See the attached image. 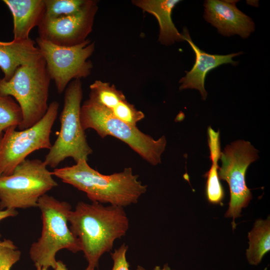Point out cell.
<instances>
[{"label":"cell","mask_w":270,"mask_h":270,"mask_svg":"<svg viewBox=\"0 0 270 270\" xmlns=\"http://www.w3.org/2000/svg\"><path fill=\"white\" fill-rule=\"evenodd\" d=\"M68 222L88 266L94 268L102 255L112 250L114 241L124 236L129 227L124 208L98 202H78L70 212Z\"/></svg>","instance_id":"1"},{"label":"cell","mask_w":270,"mask_h":270,"mask_svg":"<svg viewBox=\"0 0 270 270\" xmlns=\"http://www.w3.org/2000/svg\"><path fill=\"white\" fill-rule=\"evenodd\" d=\"M82 160L72 166L54 168L53 176L86 193L92 202L124 208L138 202L148 186L138 180L130 167L120 172L105 175Z\"/></svg>","instance_id":"2"},{"label":"cell","mask_w":270,"mask_h":270,"mask_svg":"<svg viewBox=\"0 0 270 270\" xmlns=\"http://www.w3.org/2000/svg\"><path fill=\"white\" fill-rule=\"evenodd\" d=\"M42 223L40 236L32 244L29 254L34 266L55 268L56 256L62 249L73 253L81 251L77 238L68 226L70 204L45 194L38 202Z\"/></svg>","instance_id":"3"},{"label":"cell","mask_w":270,"mask_h":270,"mask_svg":"<svg viewBox=\"0 0 270 270\" xmlns=\"http://www.w3.org/2000/svg\"><path fill=\"white\" fill-rule=\"evenodd\" d=\"M82 128L94 130L102 138L110 136L127 144L144 160L153 166L161 162L166 140L164 136L158 140L141 132L136 126L114 116L104 107L90 100L80 108Z\"/></svg>","instance_id":"4"},{"label":"cell","mask_w":270,"mask_h":270,"mask_svg":"<svg viewBox=\"0 0 270 270\" xmlns=\"http://www.w3.org/2000/svg\"><path fill=\"white\" fill-rule=\"evenodd\" d=\"M50 80L42 58L34 64L18 67L8 81L0 78V94L12 97L22 110L18 130L32 127L46 114Z\"/></svg>","instance_id":"5"},{"label":"cell","mask_w":270,"mask_h":270,"mask_svg":"<svg viewBox=\"0 0 270 270\" xmlns=\"http://www.w3.org/2000/svg\"><path fill=\"white\" fill-rule=\"evenodd\" d=\"M82 96L81 80H72L64 90L60 132L44 160L47 166L56 168L68 158H72L76 163L82 160H88L92 153L80 122Z\"/></svg>","instance_id":"6"},{"label":"cell","mask_w":270,"mask_h":270,"mask_svg":"<svg viewBox=\"0 0 270 270\" xmlns=\"http://www.w3.org/2000/svg\"><path fill=\"white\" fill-rule=\"evenodd\" d=\"M58 185L44 161L26 159L12 174L0 176V210L37 207L39 198Z\"/></svg>","instance_id":"7"},{"label":"cell","mask_w":270,"mask_h":270,"mask_svg":"<svg viewBox=\"0 0 270 270\" xmlns=\"http://www.w3.org/2000/svg\"><path fill=\"white\" fill-rule=\"evenodd\" d=\"M59 106L57 101L52 102L43 118L30 128L17 130L12 126L4 132L0 137V176L12 174L32 152L50 148V134Z\"/></svg>","instance_id":"8"},{"label":"cell","mask_w":270,"mask_h":270,"mask_svg":"<svg viewBox=\"0 0 270 270\" xmlns=\"http://www.w3.org/2000/svg\"><path fill=\"white\" fill-rule=\"evenodd\" d=\"M36 43L58 94L64 92L72 80H81L90 74L93 66L88 58L95 48L94 42L90 40L88 38L76 46H64L38 37Z\"/></svg>","instance_id":"9"},{"label":"cell","mask_w":270,"mask_h":270,"mask_svg":"<svg viewBox=\"0 0 270 270\" xmlns=\"http://www.w3.org/2000/svg\"><path fill=\"white\" fill-rule=\"evenodd\" d=\"M258 152L249 142L242 140L227 145L221 152L218 176L228 182L230 190V201L224 216L232 218L233 230L236 227L235 219L241 216L242 208H246L252 198L246 185V174L250 164L258 158Z\"/></svg>","instance_id":"10"},{"label":"cell","mask_w":270,"mask_h":270,"mask_svg":"<svg viewBox=\"0 0 270 270\" xmlns=\"http://www.w3.org/2000/svg\"><path fill=\"white\" fill-rule=\"evenodd\" d=\"M98 9L96 0H87L75 14L52 20L43 18L38 26V37L60 46L80 44L92 32Z\"/></svg>","instance_id":"11"},{"label":"cell","mask_w":270,"mask_h":270,"mask_svg":"<svg viewBox=\"0 0 270 270\" xmlns=\"http://www.w3.org/2000/svg\"><path fill=\"white\" fill-rule=\"evenodd\" d=\"M236 3V1L205 0L204 18L224 36L238 34L246 38L254 32V23L237 8Z\"/></svg>","instance_id":"12"},{"label":"cell","mask_w":270,"mask_h":270,"mask_svg":"<svg viewBox=\"0 0 270 270\" xmlns=\"http://www.w3.org/2000/svg\"><path fill=\"white\" fill-rule=\"evenodd\" d=\"M184 40H186L192 48L196 56L194 64L189 72L179 81L181 84L180 90L194 88L198 90L204 100L206 99L207 92L204 88V82L207 74L212 69L221 64H230L234 66L238 62L232 58L241 54L242 52L232 53L226 55L211 54L200 50L191 39L188 30L184 28L182 34Z\"/></svg>","instance_id":"13"},{"label":"cell","mask_w":270,"mask_h":270,"mask_svg":"<svg viewBox=\"0 0 270 270\" xmlns=\"http://www.w3.org/2000/svg\"><path fill=\"white\" fill-rule=\"evenodd\" d=\"M90 90L88 100L104 107L118 118L134 126L144 118V112L130 104L114 84L96 80Z\"/></svg>","instance_id":"14"},{"label":"cell","mask_w":270,"mask_h":270,"mask_svg":"<svg viewBox=\"0 0 270 270\" xmlns=\"http://www.w3.org/2000/svg\"><path fill=\"white\" fill-rule=\"evenodd\" d=\"M35 42L31 38L22 41H0V68L4 80H10L22 66H32L42 57Z\"/></svg>","instance_id":"15"},{"label":"cell","mask_w":270,"mask_h":270,"mask_svg":"<svg viewBox=\"0 0 270 270\" xmlns=\"http://www.w3.org/2000/svg\"><path fill=\"white\" fill-rule=\"evenodd\" d=\"M13 18L14 40H28L32 30L38 26L44 16V0H4Z\"/></svg>","instance_id":"16"},{"label":"cell","mask_w":270,"mask_h":270,"mask_svg":"<svg viewBox=\"0 0 270 270\" xmlns=\"http://www.w3.org/2000/svg\"><path fill=\"white\" fill-rule=\"evenodd\" d=\"M180 2L179 0H135L132 3L156 18L160 27L158 41L168 46L184 40L172 18V10Z\"/></svg>","instance_id":"17"},{"label":"cell","mask_w":270,"mask_h":270,"mask_svg":"<svg viewBox=\"0 0 270 270\" xmlns=\"http://www.w3.org/2000/svg\"><path fill=\"white\" fill-rule=\"evenodd\" d=\"M220 132L214 131L210 126L208 129V141L212 165L204 174L207 178L206 184V196L211 204H221L224 197V191L218 176V162L220 158Z\"/></svg>","instance_id":"18"},{"label":"cell","mask_w":270,"mask_h":270,"mask_svg":"<svg viewBox=\"0 0 270 270\" xmlns=\"http://www.w3.org/2000/svg\"><path fill=\"white\" fill-rule=\"evenodd\" d=\"M248 237L249 246L246 250V258L250 264L257 266L270 250V216L265 220H256Z\"/></svg>","instance_id":"19"},{"label":"cell","mask_w":270,"mask_h":270,"mask_svg":"<svg viewBox=\"0 0 270 270\" xmlns=\"http://www.w3.org/2000/svg\"><path fill=\"white\" fill-rule=\"evenodd\" d=\"M22 120V110L14 98L0 94V137L8 128L20 125Z\"/></svg>","instance_id":"20"},{"label":"cell","mask_w":270,"mask_h":270,"mask_svg":"<svg viewBox=\"0 0 270 270\" xmlns=\"http://www.w3.org/2000/svg\"><path fill=\"white\" fill-rule=\"evenodd\" d=\"M45 12L43 18L52 20L72 15L78 12L87 0H44Z\"/></svg>","instance_id":"21"},{"label":"cell","mask_w":270,"mask_h":270,"mask_svg":"<svg viewBox=\"0 0 270 270\" xmlns=\"http://www.w3.org/2000/svg\"><path fill=\"white\" fill-rule=\"evenodd\" d=\"M21 252L14 242L4 239L0 242V270H10L20 257Z\"/></svg>","instance_id":"22"},{"label":"cell","mask_w":270,"mask_h":270,"mask_svg":"<svg viewBox=\"0 0 270 270\" xmlns=\"http://www.w3.org/2000/svg\"><path fill=\"white\" fill-rule=\"evenodd\" d=\"M128 249V246L123 244L113 252H110L114 262L112 270H130L129 263L126 258Z\"/></svg>","instance_id":"23"},{"label":"cell","mask_w":270,"mask_h":270,"mask_svg":"<svg viewBox=\"0 0 270 270\" xmlns=\"http://www.w3.org/2000/svg\"><path fill=\"white\" fill-rule=\"evenodd\" d=\"M18 212L16 210L12 209H5L0 210V221L4 218L16 216ZM2 240H0V242Z\"/></svg>","instance_id":"24"},{"label":"cell","mask_w":270,"mask_h":270,"mask_svg":"<svg viewBox=\"0 0 270 270\" xmlns=\"http://www.w3.org/2000/svg\"><path fill=\"white\" fill-rule=\"evenodd\" d=\"M54 270H68V269L66 267V264H64L60 260H58L56 262V266ZM84 270H95V268L90 266H88L87 268Z\"/></svg>","instance_id":"25"},{"label":"cell","mask_w":270,"mask_h":270,"mask_svg":"<svg viewBox=\"0 0 270 270\" xmlns=\"http://www.w3.org/2000/svg\"><path fill=\"white\" fill-rule=\"evenodd\" d=\"M136 270H146L144 268L138 266ZM152 270H174L170 268L168 264H166L164 265L162 268L160 266H156Z\"/></svg>","instance_id":"26"},{"label":"cell","mask_w":270,"mask_h":270,"mask_svg":"<svg viewBox=\"0 0 270 270\" xmlns=\"http://www.w3.org/2000/svg\"><path fill=\"white\" fill-rule=\"evenodd\" d=\"M36 270H48V268L40 266H36Z\"/></svg>","instance_id":"27"}]
</instances>
